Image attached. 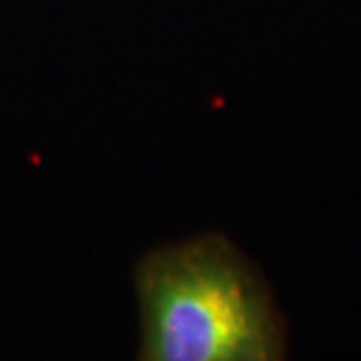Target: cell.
Instances as JSON below:
<instances>
[{"label": "cell", "mask_w": 361, "mask_h": 361, "mask_svg": "<svg viewBox=\"0 0 361 361\" xmlns=\"http://www.w3.org/2000/svg\"><path fill=\"white\" fill-rule=\"evenodd\" d=\"M146 361H279L286 326L233 242L202 235L148 254L136 270Z\"/></svg>", "instance_id": "cell-1"}]
</instances>
